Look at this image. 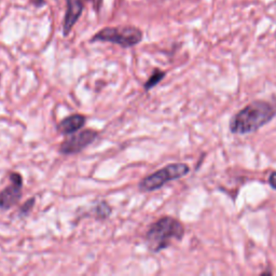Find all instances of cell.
Returning <instances> with one entry per match:
<instances>
[{
    "label": "cell",
    "instance_id": "6da1fadb",
    "mask_svg": "<svg viewBox=\"0 0 276 276\" xmlns=\"http://www.w3.org/2000/svg\"><path fill=\"white\" fill-rule=\"evenodd\" d=\"M276 116V98L272 101H255L248 104L230 121V132L236 135H246L258 131L270 123Z\"/></svg>",
    "mask_w": 276,
    "mask_h": 276
},
{
    "label": "cell",
    "instance_id": "7a4b0ae2",
    "mask_svg": "<svg viewBox=\"0 0 276 276\" xmlns=\"http://www.w3.org/2000/svg\"><path fill=\"white\" fill-rule=\"evenodd\" d=\"M185 236V227L173 217L165 216L155 221L146 234V244L152 253L167 248L173 240L181 241Z\"/></svg>",
    "mask_w": 276,
    "mask_h": 276
},
{
    "label": "cell",
    "instance_id": "3957f363",
    "mask_svg": "<svg viewBox=\"0 0 276 276\" xmlns=\"http://www.w3.org/2000/svg\"><path fill=\"white\" fill-rule=\"evenodd\" d=\"M190 167L185 163H173L156 170L139 182V190L144 192L155 191L162 188L167 182L176 179H180L189 174Z\"/></svg>",
    "mask_w": 276,
    "mask_h": 276
},
{
    "label": "cell",
    "instance_id": "277c9868",
    "mask_svg": "<svg viewBox=\"0 0 276 276\" xmlns=\"http://www.w3.org/2000/svg\"><path fill=\"white\" fill-rule=\"evenodd\" d=\"M142 39V32L136 27H109L104 28L92 39V41H108L123 48L134 47Z\"/></svg>",
    "mask_w": 276,
    "mask_h": 276
},
{
    "label": "cell",
    "instance_id": "5b68a950",
    "mask_svg": "<svg viewBox=\"0 0 276 276\" xmlns=\"http://www.w3.org/2000/svg\"><path fill=\"white\" fill-rule=\"evenodd\" d=\"M98 136L97 131L84 130L71 137L65 139L60 147V152L64 155L77 154L87 148L89 144L93 142Z\"/></svg>",
    "mask_w": 276,
    "mask_h": 276
},
{
    "label": "cell",
    "instance_id": "8992f818",
    "mask_svg": "<svg viewBox=\"0 0 276 276\" xmlns=\"http://www.w3.org/2000/svg\"><path fill=\"white\" fill-rule=\"evenodd\" d=\"M11 183L0 192V213L6 212L11 207L16 205L22 198L23 178L18 173L10 174Z\"/></svg>",
    "mask_w": 276,
    "mask_h": 276
},
{
    "label": "cell",
    "instance_id": "52a82bcc",
    "mask_svg": "<svg viewBox=\"0 0 276 276\" xmlns=\"http://www.w3.org/2000/svg\"><path fill=\"white\" fill-rule=\"evenodd\" d=\"M85 124V117L82 115H72L63 119L57 126L58 132L64 135H69L78 132Z\"/></svg>",
    "mask_w": 276,
    "mask_h": 276
},
{
    "label": "cell",
    "instance_id": "ba28073f",
    "mask_svg": "<svg viewBox=\"0 0 276 276\" xmlns=\"http://www.w3.org/2000/svg\"><path fill=\"white\" fill-rule=\"evenodd\" d=\"M82 2L81 0H68L67 13L65 16L64 22V35H67L75 25L79 15L82 11Z\"/></svg>",
    "mask_w": 276,
    "mask_h": 276
},
{
    "label": "cell",
    "instance_id": "9c48e42d",
    "mask_svg": "<svg viewBox=\"0 0 276 276\" xmlns=\"http://www.w3.org/2000/svg\"><path fill=\"white\" fill-rule=\"evenodd\" d=\"M165 75H166L165 71H162L160 69H155L153 71V74L151 75L150 78L148 79V81L144 83V85H143L144 90L149 91L151 89H153L157 83H160L163 80V78L165 77Z\"/></svg>",
    "mask_w": 276,
    "mask_h": 276
},
{
    "label": "cell",
    "instance_id": "30bf717a",
    "mask_svg": "<svg viewBox=\"0 0 276 276\" xmlns=\"http://www.w3.org/2000/svg\"><path fill=\"white\" fill-rule=\"evenodd\" d=\"M110 214H111V207L109 206L107 202L103 201L95 207V216L98 219H107L110 216Z\"/></svg>",
    "mask_w": 276,
    "mask_h": 276
},
{
    "label": "cell",
    "instance_id": "8fae6325",
    "mask_svg": "<svg viewBox=\"0 0 276 276\" xmlns=\"http://www.w3.org/2000/svg\"><path fill=\"white\" fill-rule=\"evenodd\" d=\"M35 199L34 198H31L29 200L26 201L24 204L22 205V207L19 208V214L23 215V216H26V215H28L30 213V210L32 209V207H34L35 205Z\"/></svg>",
    "mask_w": 276,
    "mask_h": 276
},
{
    "label": "cell",
    "instance_id": "7c38bea8",
    "mask_svg": "<svg viewBox=\"0 0 276 276\" xmlns=\"http://www.w3.org/2000/svg\"><path fill=\"white\" fill-rule=\"evenodd\" d=\"M269 185L276 190V172H273L269 177Z\"/></svg>",
    "mask_w": 276,
    "mask_h": 276
}]
</instances>
